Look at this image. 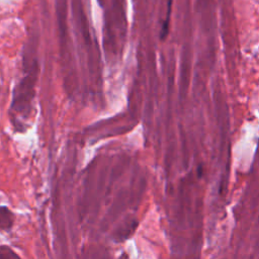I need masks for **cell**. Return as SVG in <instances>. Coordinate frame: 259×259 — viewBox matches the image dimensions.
<instances>
[{"mask_svg": "<svg viewBox=\"0 0 259 259\" xmlns=\"http://www.w3.org/2000/svg\"><path fill=\"white\" fill-rule=\"evenodd\" d=\"M12 224L11 213L6 207H0V228H9Z\"/></svg>", "mask_w": 259, "mask_h": 259, "instance_id": "2", "label": "cell"}, {"mask_svg": "<svg viewBox=\"0 0 259 259\" xmlns=\"http://www.w3.org/2000/svg\"><path fill=\"white\" fill-rule=\"evenodd\" d=\"M171 8H172V0H168L167 1V13H166V17L164 19L162 28H161V39H164L168 32H169V22H170V16H171Z\"/></svg>", "mask_w": 259, "mask_h": 259, "instance_id": "1", "label": "cell"}]
</instances>
